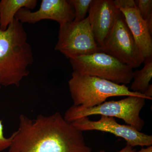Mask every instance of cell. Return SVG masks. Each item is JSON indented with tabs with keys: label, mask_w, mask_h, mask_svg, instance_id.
Segmentation results:
<instances>
[{
	"label": "cell",
	"mask_w": 152,
	"mask_h": 152,
	"mask_svg": "<svg viewBox=\"0 0 152 152\" xmlns=\"http://www.w3.org/2000/svg\"><path fill=\"white\" fill-rule=\"evenodd\" d=\"M11 137L8 152H91L83 132L59 113L35 119L21 115L18 129Z\"/></svg>",
	"instance_id": "cell-1"
},
{
	"label": "cell",
	"mask_w": 152,
	"mask_h": 152,
	"mask_svg": "<svg viewBox=\"0 0 152 152\" xmlns=\"http://www.w3.org/2000/svg\"><path fill=\"white\" fill-rule=\"evenodd\" d=\"M34 62L31 46L23 23L15 19L5 30L0 28V86L18 87Z\"/></svg>",
	"instance_id": "cell-2"
},
{
	"label": "cell",
	"mask_w": 152,
	"mask_h": 152,
	"mask_svg": "<svg viewBox=\"0 0 152 152\" xmlns=\"http://www.w3.org/2000/svg\"><path fill=\"white\" fill-rule=\"evenodd\" d=\"M68 84L74 105L86 108L101 104L111 97L134 96L148 99L142 94L132 91L126 85L74 71Z\"/></svg>",
	"instance_id": "cell-3"
},
{
	"label": "cell",
	"mask_w": 152,
	"mask_h": 152,
	"mask_svg": "<svg viewBox=\"0 0 152 152\" xmlns=\"http://www.w3.org/2000/svg\"><path fill=\"white\" fill-rule=\"evenodd\" d=\"M145 100L140 97L128 96L123 99L105 102L89 108L73 105L66 112L64 118L71 123L81 118L93 115L117 118L140 132L145 122L140 116V113L145 105Z\"/></svg>",
	"instance_id": "cell-4"
},
{
	"label": "cell",
	"mask_w": 152,
	"mask_h": 152,
	"mask_svg": "<svg viewBox=\"0 0 152 152\" xmlns=\"http://www.w3.org/2000/svg\"><path fill=\"white\" fill-rule=\"evenodd\" d=\"M74 72L123 85L130 83L133 69L102 51L69 59Z\"/></svg>",
	"instance_id": "cell-5"
},
{
	"label": "cell",
	"mask_w": 152,
	"mask_h": 152,
	"mask_svg": "<svg viewBox=\"0 0 152 152\" xmlns=\"http://www.w3.org/2000/svg\"><path fill=\"white\" fill-rule=\"evenodd\" d=\"M55 50L69 59L102 51L95 41L88 17L81 21L73 20L60 26Z\"/></svg>",
	"instance_id": "cell-6"
},
{
	"label": "cell",
	"mask_w": 152,
	"mask_h": 152,
	"mask_svg": "<svg viewBox=\"0 0 152 152\" xmlns=\"http://www.w3.org/2000/svg\"><path fill=\"white\" fill-rule=\"evenodd\" d=\"M101 50L132 69L144 63L143 57L120 10Z\"/></svg>",
	"instance_id": "cell-7"
},
{
	"label": "cell",
	"mask_w": 152,
	"mask_h": 152,
	"mask_svg": "<svg viewBox=\"0 0 152 152\" xmlns=\"http://www.w3.org/2000/svg\"><path fill=\"white\" fill-rule=\"evenodd\" d=\"M78 130L98 131L113 134L124 139L126 145L132 147L150 146L152 145V136L139 132L129 125L117 123L115 118L101 115L97 121L90 120L88 117H83L71 123Z\"/></svg>",
	"instance_id": "cell-8"
},
{
	"label": "cell",
	"mask_w": 152,
	"mask_h": 152,
	"mask_svg": "<svg viewBox=\"0 0 152 152\" xmlns=\"http://www.w3.org/2000/svg\"><path fill=\"white\" fill-rule=\"evenodd\" d=\"M15 19L22 23L35 24L44 20L56 21L60 26L72 21L75 19L73 6L66 0H42L39 9L35 12L20 9Z\"/></svg>",
	"instance_id": "cell-9"
},
{
	"label": "cell",
	"mask_w": 152,
	"mask_h": 152,
	"mask_svg": "<svg viewBox=\"0 0 152 152\" xmlns=\"http://www.w3.org/2000/svg\"><path fill=\"white\" fill-rule=\"evenodd\" d=\"M114 1L117 7L123 14L144 60L152 56V34L150 33L146 23L140 15L134 1Z\"/></svg>",
	"instance_id": "cell-10"
},
{
	"label": "cell",
	"mask_w": 152,
	"mask_h": 152,
	"mask_svg": "<svg viewBox=\"0 0 152 152\" xmlns=\"http://www.w3.org/2000/svg\"><path fill=\"white\" fill-rule=\"evenodd\" d=\"M119 11L113 0L92 1L87 17L95 41L101 49L113 27Z\"/></svg>",
	"instance_id": "cell-11"
},
{
	"label": "cell",
	"mask_w": 152,
	"mask_h": 152,
	"mask_svg": "<svg viewBox=\"0 0 152 152\" xmlns=\"http://www.w3.org/2000/svg\"><path fill=\"white\" fill-rule=\"evenodd\" d=\"M37 0H1L0 1V28L5 30L13 23L16 14L20 9L33 10Z\"/></svg>",
	"instance_id": "cell-12"
},
{
	"label": "cell",
	"mask_w": 152,
	"mask_h": 152,
	"mask_svg": "<svg viewBox=\"0 0 152 152\" xmlns=\"http://www.w3.org/2000/svg\"><path fill=\"white\" fill-rule=\"evenodd\" d=\"M145 65L141 69L133 72L132 83L130 91L144 94L150 85L152 77V56L145 59ZM132 79V80H133Z\"/></svg>",
	"instance_id": "cell-13"
},
{
	"label": "cell",
	"mask_w": 152,
	"mask_h": 152,
	"mask_svg": "<svg viewBox=\"0 0 152 152\" xmlns=\"http://www.w3.org/2000/svg\"><path fill=\"white\" fill-rule=\"evenodd\" d=\"M134 1L140 15L146 23L150 33L152 34V0H135Z\"/></svg>",
	"instance_id": "cell-14"
},
{
	"label": "cell",
	"mask_w": 152,
	"mask_h": 152,
	"mask_svg": "<svg viewBox=\"0 0 152 152\" xmlns=\"http://www.w3.org/2000/svg\"><path fill=\"white\" fill-rule=\"evenodd\" d=\"M92 0H68L73 7L75 21L79 22L86 19Z\"/></svg>",
	"instance_id": "cell-15"
},
{
	"label": "cell",
	"mask_w": 152,
	"mask_h": 152,
	"mask_svg": "<svg viewBox=\"0 0 152 152\" xmlns=\"http://www.w3.org/2000/svg\"><path fill=\"white\" fill-rule=\"evenodd\" d=\"M1 88L0 86V89ZM11 136L9 138H7L4 136L2 121L0 120V152H2L7 149L9 148L11 145Z\"/></svg>",
	"instance_id": "cell-16"
},
{
	"label": "cell",
	"mask_w": 152,
	"mask_h": 152,
	"mask_svg": "<svg viewBox=\"0 0 152 152\" xmlns=\"http://www.w3.org/2000/svg\"><path fill=\"white\" fill-rule=\"evenodd\" d=\"M97 152H106L104 150H101V151H99ZM117 152H136V150L135 149L133 148V147H132L130 146L129 145H126V146L123 148L122 149Z\"/></svg>",
	"instance_id": "cell-17"
},
{
	"label": "cell",
	"mask_w": 152,
	"mask_h": 152,
	"mask_svg": "<svg viewBox=\"0 0 152 152\" xmlns=\"http://www.w3.org/2000/svg\"><path fill=\"white\" fill-rule=\"evenodd\" d=\"M144 95L148 99V100L152 99V85L150 84L147 89L145 91Z\"/></svg>",
	"instance_id": "cell-18"
},
{
	"label": "cell",
	"mask_w": 152,
	"mask_h": 152,
	"mask_svg": "<svg viewBox=\"0 0 152 152\" xmlns=\"http://www.w3.org/2000/svg\"><path fill=\"white\" fill-rule=\"evenodd\" d=\"M137 152H152V146L148 147L147 148H142L141 149Z\"/></svg>",
	"instance_id": "cell-19"
},
{
	"label": "cell",
	"mask_w": 152,
	"mask_h": 152,
	"mask_svg": "<svg viewBox=\"0 0 152 152\" xmlns=\"http://www.w3.org/2000/svg\"></svg>",
	"instance_id": "cell-20"
}]
</instances>
